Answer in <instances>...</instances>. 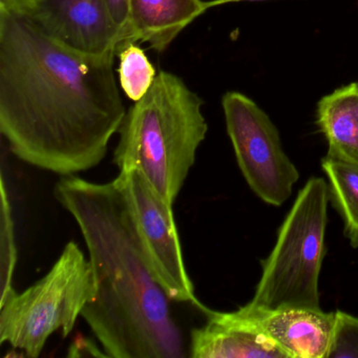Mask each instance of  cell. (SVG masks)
Returning <instances> with one entry per match:
<instances>
[{"mask_svg":"<svg viewBox=\"0 0 358 358\" xmlns=\"http://www.w3.org/2000/svg\"><path fill=\"white\" fill-rule=\"evenodd\" d=\"M207 10L205 0H131V41L163 53Z\"/></svg>","mask_w":358,"mask_h":358,"instance_id":"obj_11","label":"cell"},{"mask_svg":"<svg viewBox=\"0 0 358 358\" xmlns=\"http://www.w3.org/2000/svg\"><path fill=\"white\" fill-rule=\"evenodd\" d=\"M226 129L238 167L250 189L267 204L280 206L299 179L267 114L244 94L228 92L222 99Z\"/></svg>","mask_w":358,"mask_h":358,"instance_id":"obj_6","label":"cell"},{"mask_svg":"<svg viewBox=\"0 0 358 358\" xmlns=\"http://www.w3.org/2000/svg\"><path fill=\"white\" fill-rule=\"evenodd\" d=\"M203 104L181 77L161 71L148 93L125 114L115 164L120 171H139L173 205L208 131Z\"/></svg>","mask_w":358,"mask_h":358,"instance_id":"obj_3","label":"cell"},{"mask_svg":"<svg viewBox=\"0 0 358 358\" xmlns=\"http://www.w3.org/2000/svg\"><path fill=\"white\" fill-rule=\"evenodd\" d=\"M106 5L120 35L121 45L131 41V0H106Z\"/></svg>","mask_w":358,"mask_h":358,"instance_id":"obj_17","label":"cell"},{"mask_svg":"<svg viewBox=\"0 0 358 358\" xmlns=\"http://www.w3.org/2000/svg\"><path fill=\"white\" fill-rule=\"evenodd\" d=\"M317 125L328 142L327 155L358 164V83L320 100Z\"/></svg>","mask_w":358,"mask_h":358,"instance_id":"obj_12","label":"cell"},{"mask_svg":"<svg viewBox=\"0 0 358 358\" xmlns=\"http://www.w3.org/2000/svg\"><path fill=\"white\" fill-rule=\"evenodd\" d=\"M203 312L206 322L190 333V357L288 358L242 310Z\"/></svg>","mask_w":358,"mask_h":358,"instance_id":"obj_9","label":"cell"},{"mask_svg":"<svg viewBox=\"0 0 358 358\" xmlns=\"http://www.w3.org/2000/svg\"><path fill=\"white\" fill-rule=\"evenodd\" d=\"M17 10L48 36L80 53L117 55L122 45L106 0H35Z\"/></svg>","mask_w":358,"mask_h":358,"instance_id":"obj_8","label":"cell"},{"mask_svg":"<svg viewBox=\"0 0 358 358\" xmlns=\"http://www.w3.org/2000/svg\"><path fill=\"white\" fill-rule=\"evenodd\" d=\"M93 268L78 244L70 242L53 267L24 292L15 290L0 303V343L36 358L51 335L66 338L83 308L95 297Z\"/></svg>","mask_w":358,"mask_h":358,"instance_id":"obj_5","label":"cell"},{"mask_svg":"<svg viewBox=\"0 0 358 358\" xmlns=\"http://www.w3.org/2000/svg\"><path fill=\"white\" fill-rule=\"evenodd\" d=\"M329 200L326 180L310 178L280 225L273 249L261 262L262 276L246 309H322L318 282L326 253Z\"/></svg>","mask_w":358,"mask_h":358,"instance_id":"obj_4","label":"cell"},{"mask_svg":"<svg viewBox=\"0 0 358 358\" xmlns=\"http://www.w3.org/2000/svg\"><path fill=\"white\" fill-rule=\"evenodd\" d=\"M34 1L35 0H0V7L17 10L22 9Z\"/></svg>","mask_w":358,"mask_h":358,"instance_id":"obj_18","label":"cell"},{"mask_svg":"<svg viewBox=\"0 0 358 358\" xmlns=\"http://www.w3.org/2000/svg\"><path fill=\"white\" fill-rule=\"evenodd\" d=\"M117 55L121 89L131 101H139L154 85L157 77L155 66L136 41L121 45Z\"/></svg>","mask_w":358,"mask_h":358,"instance_id":"obj_14","label":"cell"},{"mask_svg":"<svg viewBox=\"0 0 358 358\" xmlns=\"http://www.w3.org/2000/svg\"><path fill=\"white\" fill-rule=\"evenodd\" d=\"M133 213L140 243L157 282L171 301L190 303L204 311L196 299L182 253L173 205L167 203L137 169L118 176Z\"/></svg>","mask_w":358,"mask_h":358,"instance_id":"obj_7","label":"cell"},{"mask_svg":"<svg viewBox=\"0 0 358 358\" xmlns=\"http://www.w3.org/2000/svg\"><path fill=\"white\" fill-rule=\"evenodd\" d=\"M322 169L328 179L329 198L343 219L345 236L358 248V164L327 155Z\"/></svg>","mask_w":358,"mask_h":358,"instance_id":"obj_13","label":"cell"},{"mask_svg":"<svg viewBox=\"0 0 358 358\" xmlns=\"http://www.w3.org/2000/svg\"><path fill=\"white\" fill-rule=\"evenodd\" d=\"M358 358V317L337 310L328 358Z\"/></svg>","mask_w":358,"mask_h":358,"instance_id":"obj_16","label":"cell"},{"mask_svg":"<svg viewBox=\"0 0 358 358\" xmlns=\"http://www.w3.org/2000/svg\"><path fill=\"white\" fill-rule=\"evenodd\" d=\"M1 215H0V259H1V299L3 303L14 289V272L17 264V247H16L15 230H14L13 213L9 192L6 187V181L1 178Z\"/></svg>","mask_w":358,"mask_h":358,"instance_id":"obj_15","label":"cell"},{"mask_svg":"<svg viewBox=\"0 0 358 358\" xmlns=\"http://www.w3.org/2000/svg\"><path fill=\"white\" fill-rule=\"evenodd\" d=\"M242 1H265V0H207L208 9L217 7V6L226 5V3H242Z\"/></svg>","mask_w":358,"mask_h":358,"instance_id":"obj_19","label":"cell"},{"mask_svg":"<svg viewBox=\"0 0 358 358\" xmlns=\"http://www.w3.org/2000/svg\"><path fill=\"white\" fill-rule=\"evenodd\" d=\"M54 196L74 217L87 244L96 295L81 316L106 356L184 357L171 299L146 261L120 179L95 183L66 176Z\"/></svg>","mask_w":358,"mask_h":358,"instance_id":"obj_2","label":"cell"},{"mask_svg":"<svg viewBox=\"0 0 358 358\" xmlns=\"http://www.w3.org/2000/svg\"><path fill=\"white\" fill-rule=\"evenodd\" d=\"M115 56L75 51L0 7V133L12 154L64 177L99 165L127 112Z\"/></svg>","mask_w":358,"mask_h":358,"instance_id":"obj_1","label":"cell"},{"mask_svg":"<svg viewBox=\"0 0 358 358\" xmlns=\"http://www.w3.org/2000/svg\"><path fill=\"white\" fill-rule=\"evenodd\" d=\"M288 358H328L332 345L335 312L287 308L250 311L240 308Z\"/></svg>","mask_w":358,"mask_h":358,"instance_id":"obj_10","label":"cell"}]
</instances>
